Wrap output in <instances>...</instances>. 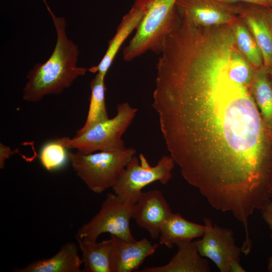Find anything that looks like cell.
<instances>
[{"label":"cell","instance_id":"1","mask_svg":"<svg viewBox=\"0 0 272 272\" xmlns=\"http://www.w3.org/2000/svg\"><path fill=\"white\" fill-rule=\"evenodd\" d=\"M222 49L186 55L156 84L152 106L183 178L215 210L239 213L272 198V133Z\"/></svg>","mask_w":272,"mask_h":272},{"label":"cell","instance_id":"2","mask_svg":"<svg viewBox=\"0 0 272 272\" xmlns=\"http://www.w3.org/2000/svg\"><path fill=\"white\" fill-rule=\"evenodd\" d=\"M42 1L55 29L56 41L48 59L43 63H36L27 75V82L23 89L22 98L33 103L41 101L48 95L60 94L88 71L77 65L79 47L67 37L65 19L57 16L47 1Z\"/></svg>","mask_w":272,"mask_h":272},{"label":"cell","instance_id":"3","mask_svg":"<svg viewBox=\"0 0 272 272\" xmlns=\"http://www.w3.org/2000/svg\"><path fill=\"white\" fill-rule=\"evenodd\" d=\"M177 0H135L145 14L136 32L124 48V60L130 61L147 51L160 54L169 35L180 21Z\"/></svg>","mask_w":272,"mask_h":272},{"label":"cell","instance_id":"4","mask_svg":"<svg viewBox=\"0 0 272 272\" xmlns=\"http://www.w3.org/2000/svg\"><path fill=\"white\" fill-rule=\"evenodd\" d=\"M136 150L132 148L83 154H69L72 167L88 188L101 193L112 187L121 170L125 167Z\"/></svg>","mask_w":272,"mask_h":272},{"label":"cell","instance_id":"5","mask_svg":"<svg viewBox=\"0 0 272 272\" xmlns=\"http://www.w3.org/2000/svg\"><path fill=\"white\" fill-rule=\"evenodd\" d=\"M138 109L128 102L118 104L117 114L111 119L97 123L72 139L59 138L67 149L83 154L125 149L122 134L130 125Z\"/></svg>","mask_w":272,"mask_h":272},{"label":"cell","instance_id":"6","mask_svg":"<svg viewBox=\"0 0 272 272\" xmlns=\"http://www.w3.org/2000/svg\"><path fill=\"white\" fill-rule=\"evenodd\" d=\"M175 163L170 155H164L151 166L143 154L139 159L134 155L119 173L112 187L113 192L123 201L134 205L145 186L156 181L166 184L172 178Z\"/></svg>","mask_w":272,"mask_h":272},{"label":"cell","instance_id":"7","mask_svg":"<svg viewBox=\"0 0 272 272\" xmlns=\"http://www.w3.org/2000/svg\"><path fill=\"white\" fill-rule=\"evenodd\" d=\"M132 206L114 192L108 193L98 212L78 229L76 238L97 241L100 235L108 233L127 241L135 240L129 225Z\"/></svg>","mask_w":272,"mask_h":272},{"label":"cell","instance_id":"8","mask_svg":"<svg viewBox=\"0 0 272 272\" xmlns=\"http://www.w3.org/2000/svg\"><path fill=\"white\" fill-rule=\"evenodd\" d=\"M206 230L201 238L195 241L199 254L212 260L221 272H230L231 264L240 261L241 247L236 245L232 229L213 224L203 219Z\"/></svg>","mask_w":272,"mask_h":272},{"label":"cell","instance_id":"9","mask_svg":"<svg viewBox=\"0 0 272 272\" xmlns=\"http://www.w3.org/2000/svg\"><path fill=\"white\" fill-rule=\"evenodd\" d=\"M172 213L162 191L152 189L142 192L132 206V219L138 226L146 230L150 237L159 238L165 220Z\"/></svg>","mask_w":272,"mask_h":272},{"label":"cell","instance_id":"10","mask_svg":"<svg viewBox=\"0 0 272 272\" xmlns=\"http://www.w3.org/2000/svg\"><path fill=\"white\" fill-rule=\"evenodd\" d=\"M245 24L262 54L264 66L272 64V33L266 16L267 7L251 4H225Z\"/></svg>","mask_w":272,"mask_h":272},{"label":"cell","instance_id":"11","mask_svg":"<svg viewBox=\"0 0 272 272\" xmlns=\"http://www.w3.org/2000/svg\"><path fill=\"white\" fill-rule=\"evenodd\" d=\"M112 246L110 267L111 272L135 271L145 259L158 248L157 243L146 238L127 241L110 235Z\"/></svg>","mask_w":272,"mask_h":272},{"label":"cell","instance_id":"12","mask_svg":"<svg viewBox=\"0 0 272 272\" xmlns=\"http://www.w3.org/2000/svg\"><path fill=\"white\" fill-rule=\"evenodd\" d=\"M176 8L179 15L203 27L231 24L238 18L225 5L214 0H177Z\"/></svg>","mask_w":272,"mask_h":272},{"label":"cell","instance_id":"13","mask_svg":"<svg viewBox=\"0 0 272 272\" xmlns=\"http://www.w3.org/2000/svg\"><path fill=\"white\" fill-rule=\"evenodd\" d=\"M146 13L145 9L135 3L122 18L116 32L109 41L108 48L100 62L88 69L105 77L121 45L134 30L137 29Z\"/></svg>","mask_w":272,"mask_h":272},{"label":"cell","instance_id":"14","mask_svg":"<svg viewBox=\"0 0 272 272\" xmlns=\"http://www.w3.org/2000/svg\"><path fill=\"white\" fill-rule=\"evenodd\" d=\"M178 251L166 264L146 267L140 272H209L208 260L198 252L195 241L187 240L176 244Z\"/></svg>","mask_w":272,"mask_h":272},{"label":"cell","instance_id":"15","mask_svg":"<svg viewBox=\"0 0 272 272\" xmlns=\"http://www.w3.org/2000/svg\"><path fill=\"white\" fill-rule=\"evenodd\" d=\"M79 247L74 242L63 244L53 256L30 263L17 272H80L82 271V258L78 254Z\"/></svg>","mask_w":272,"mask_h":272},{"label":"cell","instance_id":"16","mask_svg":"<svg viewBox=\"0 0 272 272\" xmlns=\"http://www.w3.org/2000/svg\"><path fill=\"white\" fill-rule=\"evenodd\" d=\"M206 225L196 224L183 218L178 213H171L163 224L159 244L171 248L179 242L192 240L201 237Z\"/></svg>","mask_w":272,"mask_h":272},{"label":"cell","instance_id":"17","mask_svg":"<svg viewBox=\"0 0 272 272\" xmlns=\"http://www.w3.org/2000/svg\"><path fill=\"white\" fill-rule=\"evenodd\" d=\"M82 253L83 272H111L110 267L111 239L97 241L76 238Z\"/></svg>","mask_w":272,"mask_h":272},{"label":"cell","instance_id":"18","mask_svg":"<svg viewBox=\"0 0 272 272\" xmlns=\"http://www.w3.org/2000/svg\"><path fill=\"white\" fill-rule=\"evenodd\" d=\"M251 89L261 116L272 133V87L264 66L254 70Z\"/></svg>","mask_w":272,"mask_h":272},{"label":"cell","instance_id":"19","mask_svg":"<svg viewBox=\"0 0 272 272\" xmlns=\"http://www.w3.org/2000/svg\"><path fill=\"white\" fill-rule=\"evenodd\" d=\"M104 79L105 77L97 73L91 81L90 84V104L87 118L84 125L76 132V134L109 118L105 103Z\"/></svg>","mask_w":272,"mask_h":272},{"label":"cell","instance_id":"20","mask_svg":"<svg viewBox=\"0 0 272 272\" xmlns=\"http://www.w3.org/2000/svg\"><path fill=\"white\" fill-rule=\"evenodd\" d=\"M236 43L240 52L254 70L263 66L261 51L247 27L238 16L232 24Z\"/></svg>","mask_w":272,"mask_h":272},{"label":"cell","instance_id":"21","mask_svg":"<svg viewBox=\"0 0 272 272\" xmlns=\"http://www.w3.org/2000/svg\"><path fill=\"white\" fill-rule=\"evenodd\" d=\"M67 149L59 139L47 143L43 145L40 153L42 165L49 171L61 167L69 159Z\"/></svg>","mask_w":272,"mask_h":272},{"label":"cell","instance_id":"22","mask_svg":"<svg viewBox=\"0 0 272 272\" xmlns=\"http://www.w3.org/2000/svg\"><path fill=\"white\" fill-rule=\"evenodd\" d=\"M220 3L225 4H234L247 3L263 6L267 8L272 7V0H214Z\"/></svg>","mask_w":272,"mask_h":272},{"label":"cell","instance_id":"23","mask_svg":"<svg viewBox=\"0 0 272 272\" xmlns=\"http://www.w3.org/2000/svg\"><path fill=\"white\" fill-rule=\"evenodd\" d=\"M260 211L264 222L270 230H272V200L268 201Z\"/></svg>","mask_w":272,"mask_h":272},{"label":"cell","instance_id":"24","mask_svg":"<svg viewBox=\"0 0 272 272\" xmlns=\"http://www.w3.org/2000/svg\"><path fill=\"white\" fill-rule=\"evenodd\" d=\"M14 152L11 151L10 147L4 145L3 144H0V168L3 169L5 166L6 160L10 157Z\"/></svg>","mask_w":272,"mask_h":272},{"label":"cell","instance_id":"25","mask_svg":"<svg viewBox=\"0 0 272 272\" xmlns=\"http://www.w3.org/2000/svg\"><path fill=\"white\" fill-rule=\"evenodd\" d=\"M266 16L267 22L269 24L272 33V10L271 8H267L266 12Z\"/></svg>","mask_w":272,"mask_h":272},{"label":"cell","instance_id":"26","mask_svg":"<svg viewBox=\"0 0 272 272\" xmlns=\"http://www.w3.org/2000/svg\"><path fill=\"white\" fill-rule=\"evenodd\" d=\"M269 79L272 87V64L267 69Z\"/></svg>","mask_w":272,"mask_h":272},{"label":"cell","instance_id":"27","mask_svg":"<svg viewBox=\"0 0 272 272\" xmlns=\"http://www.w3.org/2000/svg\"><path fill=\"white\" fill-rule=\"evenodd\" d=\"M267 269L268 271L272 272V255L269 257L268 260Z\"/></svg>","mask_w":272,"mask_h":272},{"label":"cell","instance_id":"28","mask_svg":"<svg viewBox=\"0 0 272 272\" xmlns=\"http://www.w3.org/2000/svg\"><path fill=\"white\" fill-rule=\"evenodd\" d=\"M270 236V238L272 239V230H271Z\"/></svg>","mask_w":272,"mask_h":272},{"label":"cell","instance_id":"29","mask_svg":"<svg viewBox=\"0 0 272 272\" xmlns=\"http://www.w3.org/2000/svg\"><path fill=\"white\" fill-rule=\"evenodd\" d=\"M271 10H272V7L271 8Z\"/></svg>","mask_w":272,"mask_h":272}]
</instances>
